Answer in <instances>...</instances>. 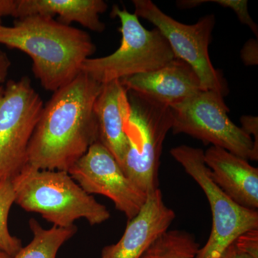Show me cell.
Masks as SVG:
<instances>
[{
	"label": "cell",
	"instance_id": "1",
	"mask_svg": "<svg viewBox=\"0 0 258 258\" xmlns=\"http://www.w3.org/2000/svg\"><path fill=\"white\" fill-rule=\"evenodd\" d=\"M102 85L81 73L54 92L30 139L28 165L69 172L99 141L94 106Z\"/></svg>",
	"mask_w": 258,
	"mask_h": 258
},
{
	"label": "cell",
	"instance_id": "2",
	"mask_svg": "<svg viewBox=\"0 0 258 258\" xmlns=\"http://www.w3.org/2000/svg\"><path fill=\"white\" fill-rule=\"evenodd\" d=\"M0 45L27 54L34 76L53 93L76 79L96 50L87 32L40 15L17 19L11 26L0 24Z\"/></svg>",
	"mask_w": 258,
	"mask_h": 258
},
{
	"label": "cell",
	"instance_id": "3",
	"mask_svg": "<svg viewBox=\"0 0 258 258\" xmlns=\"http://www.w3.org/2000/svg\"><path fill=\"white\" fill-rule=\"evenodd\" d=\"M15 203L35 212L53 226L69 227L79 219L91 225L109 220L106 206L84 191L68 171L40 169L27 164L12 180Z\"/></svg>",
	"mask_w": 258,
	"mask_h": 258
},
{
	"label": "cell",
	"instance_id": "4",
	"mask_svg": "<svg viewBox=\"0 0 258 258\" xmlns=\"http://www.w3.org/2000/svg\"><path fill=\"white\" fill-rule=\"evenodd\" d=\"M111 15L120 20V47L111 55L85 60L81 73L105 84L155 71L176 59L165 37L157 28L147 30L137 15L117 5Z\"/></svg>",
	"mask_w": 258,
	"mask_h": 258
},
{
	"label": "cell",
	"instance_id": "5",
	"mask_svg": "<svg viewBox=\"0 0 258 258\" xmlns=\"http://www.w3.org/2000/svg\"><path fill=\"white\" fill-rule=\"evenodd\" d=\"M131 114L127 125L128 147L121 166L144 192L159 189L163 144L173 124L170 107L128 91Z\"/></svg>",
	"mask_w": 258,
	"mask_h": 258
},
{
	"label": "cell",
	"instance_id": "6",
	"mask_svg": "<svg viewBox=\"0 0 258 258\" xmlns=\"http://www.w3.org/2000/svg\"><path fill=\"white\" fill-rule=\"evenodd\" d=\"M171 155L203 190L212 215V230L206 244L195 258H219L244 232L258 229V211L240 206L212 179L201 149L181 145Z\"/></svg>",
	"mask_w": 258,
	"mask_h": 258
},
{
	"label": "cell",
	"instance_id": "7",
	"mask_svg": "<svg viewBox=\"0 0 258 258\" xmlns=\"http://www.w3.org/2000/svg\"><path fill=\"white\" fill-rule=\"evenodd\" d=\"M171 109L173 134H187L246 160L257 161L252 139L229 118L230 110L220 93L202 90Z\"/></svg>",
	"mask_w": 258,
	"mask_h": 258
},
{
	"label": "cell",
	"instance_id": "8",
	"mask_svg": "<svg viewBox=\"0 0 258 258\" xmlns=\"http://www.w3.org/2000/svg\"><path fill=\"white\" fill-rule=\"evenodd\" d=\"M43 106L28 76L0 86V182L14 179L28 164L29 144Z\"/></svg>",
	"mask_w": 258,
	"mask_h": 258
},
{
	"label": "cell",
	"instance_id": "9",
	"mask_svg": "<svg viewBox=\"0 0 258 258\" xmlns=\"http://www.w3.org/2000/svg\"><path fill=\"white\" fill-rule=\"evenodd\" d=\"M138 18L153 24L165 37L176 58L184 61L198 75L202 89L213 91L225 96L227 82L210 60L209 46L215 26V16L207 15L194 25L179 23L163 13L151 0H134Z\"/></svg>",
	"mask_w": 258,
	"mask_h": 258
},
{
	"label": "cell",
	"instance_id": "10",
	"mask_svg": "<svg viewBox=\"0 0 258 258\" xmlns=\"http://www.w3.org/2000/svg\"><path fill=\"white\" fill-rule=\"evenodd\" d=\"M70 175L89 195L106 197L128 220L145 203L147 195L123 172L121 166L98 141L69 169Z\"/></svg>",
	"mask_w": 258,
	"mask_h": 258
},
{
	"label": "cell",
	"instance_id": "11",
	"mask_svg": "<svg viewBox=\"0 0 258 258\" xmlns=\"http://www.w3.org/2000/svg\"><path fill=\"white\" fill-rule=\"evenodd\" d=\"M176 218L164 203L160 189L147 194L139 213L128 220L118 242L103 247L100 258H142L158 238L169 230Z\"/></svg>",
	"mask_w": 258,
	"mask_h": 258
},
{
	"label": "cell",
	"instance_id": "12",
	"mask_svg": "<svg viewBox=\"0 0 258 258\" xmlns=\"http://www.w3.org/2000/svg\"><path fill=\"white\" fill-rule=\"evenodd\" d=\"M127 91L172 107L202 91L198 75L189 64L174 59L164 67L120 80Z\"/></svg>",
	"mask_w": 258,
	"mask_h": 258
},
{
	"label": "cell",
	"instance_id": "13",
	"mask_svg": "<svg viewBox=\"0 0 258 258\" xmlns=\"http://www.w3.org/2000/svg\"><path fill=\"white\" fill-rule=\"evenodd\" d=\"M212 179L224 192L240 206L258 208V169L248 160L222 148L212 146L204 152Z\"/></svg>",
	"mask_w": 258,
	"mask_h": 258
},
{
	"label": "cell",
	"instance_id": "14",
	"mask_svg": "<svg viewBox=\"0 0 258 258\" xmlns=\"http://www.w3.org/2000/svg\"><path fill=\"white\" fill-rule=\"evenodd\" d=\"M99 142L121 165L128 147L126 133L131 105L128 91L120 81L102 85L94 106Z\"/></svg>",
	"mask_w": 258,
	"mask_h": 258
},
{
	"label": "cell",
	"instance_id": "15",
	"mask_svg": "<svg viewBox=\"0 0 258 258\" xmlns=\"http://www.w3.org/2000/svg\"><path fill=\"white\" fill-rule=\"evenodd\" d=\"M15 18L40 15L52 18L57 15L59 23L66 25L77 23L91 31L102 32L106 25L100 15L108 9L103 0H15Z\"/></svg>",
	"mask_w": 258,
	"mask_h": 258
},
{
	"label": "cell",
	"instance_id": "16",
	"mask_svg": "<svg viewBox=\"0 0 258 258\" xmlns=\"http://www.w3.org/2000/svg\"><path fill=\"white\" fill-rule=\"evenodd\" d=\"M29 226L33 238L12 258H57L60 247L77 232L75 225L45 229L34 218L29 220Z\"/></svg>",
	"mask_w": 258,
	"mask_h": 258
},
{
	"label": "cell",
	"instance_id": "17",
	"mask_svg": "<svg viewBox=\"0 0 258 258\" xmlns=\"http://www.w3.org/2000/svg\"><path fill=\"white\" fill-rule=\"evenodd\" d=\"M200 248L193 234L184 230H168L142 258H195Z\"/></svg>",
	"mask_w": 258,
	"mask_h": 258
},
{
	"label": "cell",
	"instance_id": "18",
	"mask_svg": "<svg viewBox=\"0 0 258 258\" xmlns=\"http://www.w3.org/2000/svg\"><path fill=\"white\" fill-rule=\"evenodd\" d=\"M15 200L12 181L0 182V250L11 257H14L23 247L21 240L12 235L8 228V217Z\"/></svg>",
	"mask_w": 258,
	"mask_h": 258
},
{
	"label": "cell",
	"instance_id": "19",
	"mask_svg": "<svg viewBox=\"0 0 258 258\" xmlns=\"http://www.w3.org/2000/svg\"><path fill=\"white\" fill-rule=\"evenodd\" d=\"M216 3L224 8H230L233 10L241 23L248 26L256 35V37H258L257 25L254 23L249 15L248 7H247L248 2L247 0H212V1L204 0V3Z\"/></svg>",
	"mask_w": 258,
	"mask_h": 258
},
{
	"label": "cell",
	"instance_id": "20",
	"mask_svg": "<svg viewBox=\"0 0 258 258\" xmlns=\"http://www.w3.org/2000/svg\"><path fill=\"white\" fill-rule=\"evenodd\" d=\"M233 243L241 252L258 258V229L244 232Z\"/></svg>",
	"mask_w": 258,
	"mask_h": 258
},
{
	"label": "cell",
	"instance_id": "21",
	"mask_svg": "<svg viewBox=\"0 0 258 258\" xmlns=\"http://www.w3.org/2000/svg\"><path fill=\"white\" fill-rule=\"evenodd\" d=\"M241 58L246 66L258 64V42L257 39H250L244 43L241 50Z\"/></svg>",
	"mask_w": 258,
	"mask_h": 258
},
{
	"label": "cell",
	"instance_id": "22",
	"mask_svg": "<svg viewBox=\"0 0 258 258\" xmlns=\"http://www.w3.org/2000/svg\"><path fill=\"white\" fill-rule=\"evenodd\" d=\"M242 130L253 141L254 147L258 152V118L252 115H243L240 118Z\"/></svg>",
	"mask_w": 258,
	"mask_h": 258
},
{
	"label": "cell",
	"instance_id": "23",
	"mask_svg": "<svg viewBox=\"0 0 258 258\" xmlns=\"http://www.w3.org/2000/svg\"><path fill=\"white\" fill-rule=\"evenodd\" d=\"M10 67L11 61L9 57L4 51L0 50V83L6 82Z\"/></svg>",
	"mask_w": 258,
	"mask_h": 258
},
{
	"label": "cell",
	"instance_id": "24",
	"mask_svg": "<svg viewBox=\"0 0 258 258\" xmlns=\"http://www.w3.org/2000/svg\"><path fill=\"white\" fill-rule=\"evenodd\" d=\"M15 0H0V24L2 18L6 16L14 17L15 14Z\"/></svg>",
	"mask_w": 258,
	"mask_h": 258
},
{
	"label": "cell",
	"instance_id": "25",
	"mask_svg": "<svg viewBox=\"0 0 258 258\" xmlns=\"http://www.w3.org/2000/svg\"><path fill=\"white\" fill-rule=\"evenodd\" d=\"M219 258H254L251 257L249 254L244 253L239 250L237 247H235V244L232 243L225 249V252L222 254Z\"/></svg>",
	"mask_w": 258,
	"mask_h": 258
},
{
	"label": "cell",
	"instance_id": "26",
	"mask_svg": "<svg viewBox=\"0 0 258 258\" xmlns=\"http://www.w3.org/2000/svg\"><path fill=\"white\" fill-rule=\"evenodd\" d=\"M0 258H12L10 256L8 255V254L0 250Z\"/></svg>",
	"mask_w": 258,
	"mask_h": 258
}]
</instances>
